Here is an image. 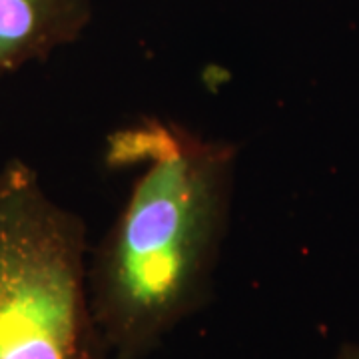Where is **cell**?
Returning a JSON list of instances; mask_svg holds the SVG:
<instances>
[{
  "label": "cell",
  "mask_w": 359,
  "mask_h": 359,
  "mask_svg": "<svg viewBox=\"0 0 359 359\" xmlns=\"http://www.w3.org/2000/svg\"><path fill=\"white\" fill-rule=\"evenodd\" d=\"M92 16V0H0V72L46 60L76 42Z\"/></svg>",
  "instance_id": "cell-3"
},
{
  "label": "cell",
  "mask_w": 359,
  "mask_h": 359,
  "mask_svg": "<svg viewBox=\"0 0 359 359\" xmlns=\"http://www.w3.org/2000/svg\"><path fill=\"white\" fill-rule=\"evenodd\" d=\"M106 162L140 172L88 256L90 302L110 359H144L210 297L238 148L142 118L108 138Z\"/></svg>",
  "instance_id": "cell-1"
},
{
  "label": "cell",
  "mask_w": 359,
  "mask_h": 359,
  "mask_svg": "<svg viewBox=\"0 0 359 359\" xmlns=\"http://www.w3.org/2000/svg\"><path fill=\"white\" fill-rule=\"evenodd\" d=\"M335 359H359V346H355V344H346V346H341Z\"/></svg>",
  "instance_id": "cell-4"
},
{
  "label": "cell",
  "mask_w": 359,
  "mask_h": 359,
  "mask_svg": "<svg viewBox=\"0 0 359 359\" xmlns=\"http://www.w3.org/2000/svg\"><path fill=\"white\" fill-rule=\"evenodd\" d=\"M0 359H110L90 302L86 226L20 160L0 170Z\"/></svg>",
  "instance_id": "cell-2"
}]
</instances>
